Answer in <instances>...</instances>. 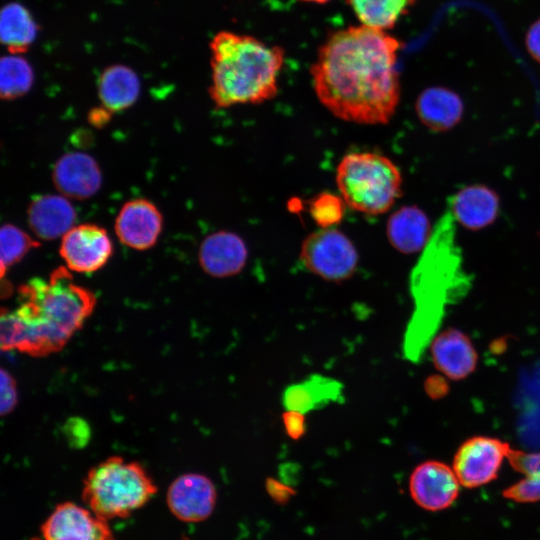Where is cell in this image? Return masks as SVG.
Returning <instances> with one entry per match:
<instances>
[{"mask_svg": "<svg viewBox=\"0 0 540 540\" xmlns=\"http://www.w3.org/2000/svg\"><path fill=\"white\" fill-rule=\"evenodd\" d=\"M400 47L385 30L363 24L331 32L310 71L320 103L343 121L388 123L400 100Z\"/></svg>", "mask_w": 540, "mask_h": 540, "instance_id": "cell-1", "label": "cell"}, {"mask_svg": "<svg viewBox=\"0 0 540 540\" xmlns=\"http://www.w3.org/2000/svg\"><path fill=\"white\" fill-rule=\"evenodd\" d=\"M67 267H58L47 280L22 285L19 305L1 312V349L33 356L59 351L93 312L96 298L75 283Z\"/></svg>", "mask_w": 540, "mask_h": 540, "instance_id": "cell-2", "label": "cell"}, {"mask_svg": "<svg viewBox=\"0 0 540 540\" xmlns=\"http://www.w3.org/2000/svg\"><path fill=\"white\" fill-rule=\"evenodd\" d=\"M447 209L435 224L410 275L414 310L404 340V357L418 363L441 326L449 306L460 301L471 287L465 271L456 224Z\"/></svg>", "mask_w": 540, "mask_h": 540, "instance_id": "cell-3", "label": "cell"}, {"mask_svg": "<svg viewBox=\"0 0 540 540\" xmlns=\"http://www.w3.org/2000/svg\"><path fill=\"white\" fill-rule=\"evenodd\" d=\"M211 84L208 92L218 108L260 104L278 92L285 53L280 46L230 31L211 40Z\"/></svg>", "mask_w": 540, "mask_h": 540, "instance_id": "cell-4", "label": "cell"}, {"mask_svg": "<svg viewBox=\"0 0 540 540\" xmlns=\"http://www.w3.org/2000/svg\"><path fill=\"white\" fill-rule=\"evenodd\" d=\"M156 492L157 486L141 464L112 456L87 472L82 499L96 515L110 521L129 517Z\"/></svg>", "mask_w": 540, "mask_h": 540, "instance_id": "cell-5", "label": "cell"}, {"mask_svg": "<svg viewBox=\"0 0 540 540\" xmlns=\"http://www.w3.org/2000/svg\"><path fill=\"white\" fill-rule=\"evenodd\" d=\"M402 183L398 166L378 153L346 154L336 168V184L346 205L368 215L389 211L401 196Z\"/></svg>", "mask_w": 540, "mask_h": 540, "instance_id": "cell-6", "label": "cell"}, {"mask_svg": "<svg viewBox=\"0 0 540 540\" xmlns=\"http://www.w3.org/2000/svg\"><path fill=\"white\" fill-rule=\"evenodd\" d=\"M299 258L311 273L332 282L354 274L359 256L352 241L336 228H320L302 242Z\"/></svg>", "mask_w": 540, "mask_h": 540, "instance_id": "cell-7", "label": "cell"}, {"mask_svg": "<svg viewBox=\"0 0 540 540\" xmlns=\"http://www.w3.org/2000/svg\"><path fill=\"white\" fill-rule=\"evenodd\" d=\"M510 446L491 436H473L457 449L452 468L461 484L476 488L494 480L507 458Z\"/></svg>", "mask_w": 540, "mask_h": 540, "instance_id": "cell-8", "label": "cell"}, {"mask_svg": "<svg viewBox=\"0 0 540 540\" xmlns=\"http://www.w3.org/2000/svg\"><path fill=\"white\" fill-rule=\"evenodd\" d=\"M40 530L44 540H115L109 521L74 502L56 505Z\"/></svg>", "mask_w": 540, "mask_h": 540, "instance_id": "cell-9", "label": "cell"}, {"mask_svg": "<svg viewBox=\"0 0 540 540\" xmlns=\"http://www.w3.org/2000/svg\"><path fill=\"white\" fill-rule=\"evenodd\" d=\"M113 245L107 231L95 224L73 226L62 238L61 258L70 271L93 273L110 259Z\"/></svg>", "mask_w": 540, "mask_h": 540, "instance_id": "cell-10", "label": "cell"}, {"mask_svg": "<svg viewBox=\"0 0 540 540\" xmlns=\"http://www.w3.org/2000/svg\"><path fill=\"white\" fill-rule=\"evenodd\" d=\"M460 486L453 468L436 460L420 463L409 478L411 498L427 511L450 507L459 495Z\"/></svg>", "mask_w": 540, "mask_h": 540, "instance_id": "cell-11", "label": "cell"}, {"mask_svg": "<svg viewBox=\"0 0 540 540\" xmlns=\"http://www.w3.org/2000/svg\"><path fill=\"white\" fill-rule=\"evenodd\" d=\"M217 490L210 478L199 473L177 477L168 487L166 502L170 512L179 520L197 523L213 513Z\"/></svg>", "mask_w": 540, "mask_h": 540, "instance_id": "cell-12", "label": "cell"}, {"mask_svg": "<svg viewBox=\"0 0 540 540\" xmlns=\"http://www.w3.org/2000/svg\"><path fill=\"white\" fill-rule=\"evenodd\" d=\"M162 225V215L152 202L132 199L120 209L115 220V233L125 246L147 250L157 242Z\"/></svg>", "mask_w": 540, "mask_h": 540, "instance_id": "cell-13", "label": "cell"}, {"mask_svg": "<svg viewBox=\"0 0 540 540\" xmlns=\"http://www.w3.org/2000/svg\"><path fill=\"white\" fill-rule=\"evenodd\" d=\"M52 178L56 189L63 196L77 200L92 197L102 183L98 163L84 152L62 155L54 165Z\"/></svg>", "mask_w": 540, "mask_h": 540, "instance_id": "cell-14", "label": "cell"}, {"mask_svg": "<svg viewBox=\"0 0 540 540\" xmlns=\"http://www.w3.org/2000/svg\"><path fill=\"white\" fill-rule=\"evenodd\" d=\"M198 256L200 266L207 274L223 278L243 270L248 259V249L238 234L218 231L204 238Z\"/></svg>", "mask_w": 540, "mask_h": 540, "instance_id": "cell-15", "label": "cell"}, {"mask_svg": "<svg viewBox=\"0 0 540 540\" xmlns=\"http://www.w3.org/2000/svg\"><path fill=\"white\" fill-rule=\"evenodd\" d=\"M430 348L434 365L450 379H464L476 368V350L469 337L458 329L449 328L436 335Z\"/></svg>", "mask_w": 540, "mask_h": 540, "instance_id": "cell-16", "label": "cell"}, {"mask_svg": "<svg viewBox=\"0 0 540 540\" xmlns=\"http://www.w3.org/2000/svg\"><path fill=\"white\" fill-rule=\"evenodd\" d=\"M447 209L457 224L479 230L495 221L499 212V198L489 187L473 184L453 194L448 200Z\"/></svg>", "mask_w": 540, "mask_h": 540, "instance_id": "cell-17", "label": "cell"}, {"mask_svg": "<svg viewBox=\"0 0 540 540\" xmlns=\"http://www.w3.org/2000/svg\"><path fill=\"white\" fill-rule=\"evenodd\" d=\"M75 218L73 206L63 195L38 196L27 209L29 227L41 240L62 238L73 227Z\"/></svg>", "mask_w": 540, "mask_h": 540, "instance_id": "cell-18", "label": "cell"}, {"mask_svg": "<svg viewBox=\"0 0 540 540\" xmlns=\"http://www.w3.org/2000/svg\"><path fill=\"white\" fill-rule=\"evenodd\" d=\"M343 384L329 376L312 374L304 380L288 385L282 393L286 410L308 413L328 404L343 402Z\"/></svg>", "mask_w": 540, "mask_h": 540, "instance_id": "cell-19", "label": "cell"}, {"mask_svg": "<svg viewBox=\"0 0 540 540\" xmlns=\"http://www.w3.org/2000/svg\"><path fill=\"white\" fill-rule=\"evenodd\" d=\"M433 227L425 213L415 206H403L388 219L386 235L393 248L404 254L423 250Z\"/></svg>", "mask_w": 540, "mask_h": 540, "instance_id": "cell-20", "label": "cell"}, {"mask_svg": "<svg viewBox=\"0 0 540 540\" xmlns=\"http://www.w3.org/2000/svg\"><path fill=\"white\" fill-rule=\"evenodd\" d=\"M415 107L420 121L433 131L453 128L461 120L464 111L460 97L443 87H430L422 91Z\"/></svg>", "mask_w": 540, "mask_h": 540, "instance_id": "cell-21", "label": "cell"}, {"mask_svg": "<svg viewBox=\"0 0 540 540\" xmlns=\"http://www.w3.org/2000/svg\"><path fill=\"white\" fill-rule=\"evenodd\" d=\"M101 105L119 112L132 106L140 94V80L133 69L123 64L106 67L97 83Z\"/></svg>", "mask_w": 540, "mask_h": 540, "instance_id": "cell-22", "label": "cell"}, {"mask_svg": "<svg viewBox=\"0 0 540 540\" xmlns=\"http://www.w3.org/2000/svg\"><path fill=\"white\" fill-rule=\"evenodd\" d=\"M38 33L32 15L22 4L11 2L1 10L0 36L10 54L25 53Z\"/></svg>", "mask_w": 540, "mask_h": 540, "instance_id": "cell-23", "label": "cell"}, {"mask_svg": "<svg viewBox=\"0 0 540 540\" xmlns=\"http://www.w3.org/2000/svg\"><path fill=\"white\" fill-rule=\"evenodd\" d=\"M361 24L387 30L405 14L414 0H347Z\"/></svg>", "mask_w": 540, "mask_h": 540, "instance_id": "cell-24", "label": "cell"}, {"mask_svg": "<svg viewBox=\"0 0 540 540\" xmlns=\"http://www.w3.org/2000/svg\"><path fill=\"white\" fill-rule=\"evenodd\" d=\"M34 80L31 65L20 55L10 54L1 59L0 94L5 100L25 95Z\"/></svg>", "mask_w": 540, "mask_h": 540, "instance_id": "cell-25", "label": "cell"}, {"mask_svg": "<svg viewBox=\"0 0 540 540\" xmlns=\"http://www.w3.org/2000/svg\"><path fill=\"white\" fill-rule=\"evenodd\" d=\"M39 242L12 224H4L0 231L1 272L20 261L30 249L38 247Z\"/></svg>", "mask_w": 540, "mask_h": 540, "instance_id": "cell-26", "label": "cell"}, {"mask_svg": "<svg viewBox=\"0 0 540 540\" xmlns=\"http://www.w3.org/2000/svg\"><path fill=\"white\" fill-rule=\"evenodd\" d=\"M345 201L331 192H320L309 203V213L320 228H333L345 213Z\"/></svg>", "mask_w": 540, "mask_h": 540, "instance_id": "cell-27", "label": "cell"}, {"mask_svg": "<svg viewBox=\"0 0 540 540\" xmlns=\"http://www.w3.org/2000/svg\"><path fill=\"white\" fill-rule=\"evenodd\" d=\"M505 498L518 503L540 501V474L524 477L504 490Z\"/></svg>", "mask_w": 540, "mask_h": 540, "instance_id": "cell-28", "label": "cell"}, {"mask_svg": "<svg viewBox=\"0 0 540 540\" xmlns=\"http://www.w3.org/2000/svg\"><path fill=\"white\" fill-rule=\"evenodd\" d=\"M18 394L16 383L13 376L6 371L1 369V414L5 415L11 412L17 402Z\"/></svg>", "mask_w": 540, "mask_h": 540, "instance_id": "cell-29", "label": "cell"}, {"mask_svg": "<svg viewBox=\"0 0 540 540\" xmlns=\"http://www.w3.org/2000/svg\"><path fill=\"white\" fill-rule=\"evenodd\" d=\"M282 421L286 434L292 440H299L305 435L307 425L304 413L286 410L282 414Z\"/></svg>", "mask_w": 540, "mask_h": 540, "instance_id": "cell-30", "label": "cell"}, {"mask_svg": "<svg viewBox=\"0 0 540 540\" xmlns=\"http://www.w3.org/2000/svg\"><path fill=\"white\" fill-rule=\"evenodd\" d=\"M265 489L269 496L277 503H287L295 494L296 491L279 480L269 477L265 481Z\"/></svg>", "mask_w": 540, "mask_h": 540, "instance_id": "cell-31", "label": "cell"}, {"mask_svg": "<svg viewBox=\"0 0 540 540\" xmlns=\"http://www.w3.org/2000/svg\"><path fill=\"white\" fill-rule=\"evenodd\" d=\"M526 46L529 54L540 63V19L530 26L526 35Z\"/></svg>", "mask_w": 540, "mask_h": 540, "instance_id": "cell-32", "label": "cell"}, {"mask_svg": "<svg viewBox=\"0 0 540 540\" xmlns=\"http://www.w3.org/2000/svg\"><path fill=\"white\" fill-rule=\"evenodd\" d=\"M425 390L431 397L436 398L445 394L447 385L441 378L431 377L425 382Z\"/></svg>", "mask_w": 540, "mask_h": 540, "instance_id": "cell-33", "label": "cell"}, {"mask_svg": "<svg viewBox=\"0 0 540 540\" xmlns=\"http://www.w3.org/2000/svg\"><path fill=\"white\" fill-rule=\"evenodd\" d=\"M111 115H112L111 111H109L104 106H101V107H97L91 110L89 112L88 119L91 124L99 127V126L105 125L109 121Z\"/></svg>", "mask_w": 540, "mask_h": 540, "instance_id": "cell-34", "label": "cell"}, {"mask_svg": "<svg viewBox=\"0 0 540 540\" xmlns=\"http://www.w3.org/2000/svg\"><path fill=\"white\" fill-rule=\"evenodd\" d=\"M300 1H303V2H310V3H317V4H323V3H326L330 0H300Z\"/></svg>", "mask_w": 540, "mask_h": 540, "instance_id": "cell-35", "label": "cell"}]
</instances>
